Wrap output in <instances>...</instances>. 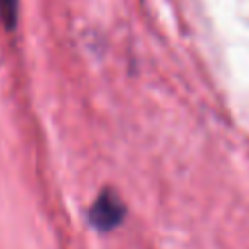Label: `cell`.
I'll use <instances>...</instances> for the list:
<instances>
[{
  "label": "cell",
  "mask_w": 249,
  "mask_h": 249,
  "mask_svg": "<svg viewBox=\"0 0 249 249\" xmlns=\"http://www.w3.org/2000/svg\"><path fill=\"white\" fill-rule=\"evenodd\" d=\"M124 218V204L117 196L115 191L105 189L95 198V202L89 208V222L99 231H109L117 228Z\"/></svg>",
  "instance_id": "6da1fadb"
},
{
  "label": "cell",
  "mask_w": 249,
  "mask_h": 249,
  "mask_svg": "<svg viewBox=\"0 0 249 249\" xmlns=\"http://www.w3.org/2000/svg\"><path fill=\"white\" fill-rule=\"evenodd\" d=\"M18 6H19V0H0V19L6 29H12L16 25Z\"/></svg>",
  "instance_id": "7a4b0ae2"
}]
</instances>
